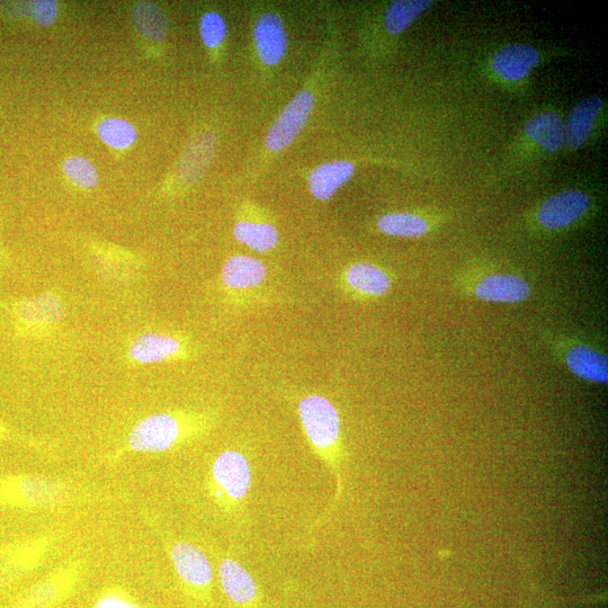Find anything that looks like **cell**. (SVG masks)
Listing matches in <instances>:
<instances>
[{"label": "cell", "instance_id": "cell-1", "mask_svg": "<svg viewBox=\"0 0 608 608\" xmlns=\"http://www.w3.org/2000/svg\"><path fill=\"white\" fill-rule=\"evenodd\" d=\"M298 416L312 450L325 463L336 481V495L332 504H330L325 514L319 518L316 525L312 527L311 532H316L332 516L338 499L342 495V420L333 402L325 396L318 395V393H311V395L300 399Z\"/></svg>", "mask_w": 608, "mask_h": 608}, {"label": "cell", "instance_id": "cell-2", "mask_svg": "<svg viewBox=\"0 0 608 608\" xmlns=\"http://www.w3.org/2000/svg\"><path fill=\"white\" fill-rule=\"evenodd\" d=\"M214 490L223 503L238 506L245 502L252 486V468L243 453L227 450L212 464Z\"/></svg>", "mask_w": 608, "mask_h": 608}, {"label": "cell", "instance_id": "cell-3", "mask_svg": "<svg viewBox=\"0 0 608 608\" xmlns=\"http://www.w3.org/2000/svg\"><path fill=\"white\" fill-rule=\"evenodd\" d=\"M183 427L172 414L160 413L140 420L128 438L134 452L160 453L173 449L182 440Z\"/></svg>", "mask_w": 608, "mask_h": 608}, {"label": "cell", "instance_id": "cell-4", "mask_svg": "<svg viewBox=\"0 0 608 608\" xmlns=\"http://www.w3.org/2000/svg\"><path fill=\"white\" fill-rule=\"evenodd\" d=\"M314 103L315 98L308 89H303L295 95L268 129L265 138L266 148L277 152L289 147L306 125L310 113L314 109Z\"/></svg>", "mask_w": 608, "mask_h": 608}, {"label": "cell", "instance_id": "cell-5", "mask_svg": "<svg viewBox=\"0 0 608 608\" xmlns=\"http://www.w3.org/2000/svg\"><path fill=\"white\" fill-rule=\"evenodd\" d=\"M218 576L223 594L238 608H265L255 579L235 559H222Z\"/></svg>", "mask_w": 608, "mask_h": 608}, {"label": "cell", "instance_id": "cell-6", "mask_svg": "<svg viewBox=\"0 0 608 608\" xmlns=\"http://www.w3.org/2000/svg\"><path fill=\"white\" fill-rule=\"evenodd\" d=\"M590 200L585 192L563 191L545 200L536 213L540 225L548 230H559L574 225L588 211Z\"/></svg>", "mask_w": 608, "mask_h": 608}, {"label": "cell", "instance_id": "cell-7", "mask_svg": "<svg viewBox=\"0 0 608 608\" xmlns=\"http://www.w3.org/2000/svg\"><path fill=\"white\" fill-rule=\"evenodd\" d=\"M171 559L176 574L195 592L207 594L213 581V570L207 557L194 545L176 542L171 548Z\"/></svg>", "mask_w": 608, "mask_h": 608}, {"label": "cell", "instance_id": "cell-8", "mask_svg": "<svg viewBox=\"0 0 608 608\" xmlns=\"http://www.w3.org/2000/svg\"><path fill=\"white\" fill-rule=\"evenodd\" d=\"M538 50L524 43H511L499 49L491 59V69L505 82H521L539 65Z\"/></svg>", "mask_w": 608, "mask_h": 608}, {"label": "cell", "instance_id": "cell-9", "mask_svg": "<svg viewBox=\"0 0 608 608\" xmlns=\"http://www.w3.org/2000/svg\"><path fill=\"white\" fill-rule=\"evenodd\" d=\"M217 138L212 132H205L193 138L187 145L177 165V178L183 184L191 185L198 182L207 172L214 152Z\"/></svg>", "mask_w": 608, "mask_h": 608}, {"label": "cell", "instance_id": "cell-10", "mask_svg": "<svg viewBox=\"0 0 608 608\" xmlns=\"http://www.w3.org/2000/svg\"><path fill=\"white\" fill-rule=\"evenodd\" d=\"M254 40L258 57L263 64H279L286 50V33L280 17L273 13L259 17L254 28Z\"/></svg>", "mask_w": 608, "mask_h": 608}, {"label": "cell", "instance_id": "cell-11", "mask_svg": "<svg viewBox=\"0 0 608 608\" xmlns=\"http://www.w3.org/2000/svg\"><path fill=\"white\" fill-rule=\"evenodd\" d=\"M530 285L512 274H490L476 285V297L488 303H518L529 297Z\"/></svg>", "mask_w": 608, "mask_h": 608}, {"label": "cell", "instance_id": "cell-12", "mask_svg": "<svg viewBox=\"0 0 608 608\" xmlns=\"http://www.w3.org/2000/svg\"><path fill=\"white\" fill-rule=\"evenodd\" d=\"M266 267L259 259L235 255L227 259L221 270V281L230 291L244 292L259 288L265 281Z\"/></svg>", "mask_w": 608, "mask_h": 608}, {"label": "cell", "instance_id": "cell-13", "mask_svg": "<svg viewBox=\"0 0 608 608\" xmlns=\"http://www.w3.org/2000/svg\"><path fill=\"white\" fill-rule=\"evenodd\" d=\"M604 102L601 97L589 96L581 100L569 113L565 125V142L572 149L586 145L592 136L595 122L602 112Z\"/></svg>", "mask_w": 608, "mask_h": 608}, {"label": "cell", "instance_id": "cell-14", "mask_svg": "<svg viewBox=\"0 0 608 608\" xmlns=\"http://www.w3.org/2000/svg\"><path fill=\"white\" fill-rule=\"evenodd\" d=\"M354 169V165L347 160H334L318 166L309 177L310 193L318 201H329L350 180Z\"/></svg>", "mask_w": 608, "mask_h": 608}, {"label": "cell", "instance_id": "cell-15", "mask_svg": "<svg viewBox=\"0 0 608 608\" xmlns=\"http://www.w3.org/2000/svg\"><path fill=\"white\" fill-rule=\"evenodd\" d=\"M347 288L368 298H380L391 288L390 276L377 265L355 263L344 273Z\"/></svg>", "mask_w": 608, "mask_h": 608}, {"label": "cell", "instance_id": "cell-16", "mask_svg": "<svg viewBox=\"0 0 608 608\" xmlns=\"http://www.w3.org/2000/svg\"><path fill=\"white\" fill-rule=\"evenodd\" d=\"M182 352V344L177 338L148 333L139 336L129 350L131 360L141 364L162 363L173 359Z\"/></svg>", "mask_w": 608, "mask_h": 608}, {"label": "cell", "instance_id": "cell-17", "mask_svg": "<svg viewBox=\"0 0 608 608\" xmlns=\"http://www.w3.org/2000/svg\"><path fill=\"white\" fill-rule=\"evenodd\" d=\"M525 136L548 154L558 152L565 143V124L556 112H542L533 116L524 128Z\"/></svg>", "mask_w": 608, "mask_h": 608}, {"label": "cell", "instance_id": "cell-18", "mask_svg": "<svg viewBox=\"0 0 608 608\" xmlns=\"http://www.w3.org/2000/svg\"><path fill=\"white\" fill-rule=\"evenodd\" d=\"M568 369L575 377L592 383H607V356L593 348L577 345L566 355Z\"/></svg>", "mask_w": 608, "mask_h": 608}, {"label": "cell", "instance_id": "cell-19", "mask_svg": "<svg viewBox=\"0 0 608 608\" xmlns=\"http://www.w3.org/2000/svg\"><path fill=\"white\" fill-rule=\"evenodd\" d=\"M15 314L24 325L51 326L64 317L65 309L53 295L42 294L17 304Z\"/></svg>", "mask_w": 608, "mask_h": 608}, {"label": "cell", "instance_id": "cell-20", "mask_svg": "<svg viewBox=\"0 0 608 608\" xmlns=\"http://www.w3.org/2000/svg\"><path fill=\"white\" fill-rule=\"evenodd\" d=\"M238 243L257 253H268L279 243V231L267 222L239 221L234 227Z\"/></svg>", "mask_w": 608, "mask_h": 608}, {"label": "cell", "instance_id": "cell-21", "mask_svg": "<svg viewBox=\"0 0 608 608\" xmlns=\"http://www.w3.org/2000/svg\"><path fill=\"white\" fill-rule=\"evenodd\" d=\"M132 20L134 28L143 38L154 42H162L167 38L166 16L162 8L155 3H138L133 7Z\"/></svg>", "mask_w": 608, "mask_h": 608}, {"label": "cell", "instance_id": "cell-22", "mask_svg": "<svg viewBox=\"0 0 608 608\" xmlns=\"http://www.w3.org/2000/svg\"><path fill=\"white\" fill-rule=\"evenodd\" d=\"M433 5L432 0H398V2H393L384 14V29L392 35L401 34Z\"/></svg>", "mask_w": 608, "mask_h": 608}, {"label": "cell", "instance_id": "cell-23", "mask_svg": "<svg viewBox=\"0 0 608 608\" xmlns=\"http://www.w3.org/2000/svg\"><path fill=\"white\" fill-rule=\"evenodd\" d=\"M382 234L405 239L423 237L429 231L428 222L415 213L393 212L384 214L377 222Z\"/></svg>", "mask_w": 608, "mask_h": 608}, {"label": "cell", "instance_id": "cell-24", "mask_svg": "<svg viewBox=\"0 0 608 608\" xmlns=\"http://www.w3.org/2000/svg\"><path fill=\"white\" fill-rule=\"evenodd\" d=\"M3 496L12 503L41 506L49 504V482L34 477H22L7 482Z\"/></svg>", "mask_w": 608, "mask_h": 608}, {"label": "cell", "instance_id": "cell-25", "mask_svg": "<svg viewBox=\"0 0 608 608\" xmlns=\"http://www.w3.org/2000/svg\"><path fill=\"white\" fill-rule=\"evenodd\" d=\"M96 132L105 145L118 150L131 147L137 139L136 129L122 119H105L97 124Z\"/></svg>", "mask_w": 608, "mask_h": 608}, {"label": "cell", "instance_id": "cell-26", "mask_svg": "<svg viewBox=\"0 0 608 608\" xmlns=\"http://www.w3.org/2000/svg\"><path fill=\"white\" fill-rule=\"evenodd\" d=\"M62 171L71 182L82 189H92L98 182L95 166L83 157H71L62 164Z\"/></svg>", "mask_w": 608, "mask_h": 608}, {"label": "cell", "instance_id": "cell-27", "mask_svg": "<svg viewBox=\"0 0 608 608\" xmlns=\"http://www.w3.org/2000/svg\"><path fill=\"white\" fill-rule=\"evenodd\" d=\"M200 34L205 47L214 49L226 38L227 26L218 13L209 12L201 17Z\"/></svg>", "mask_w": 608, "mask_h": 608}, {"label": "cell", "instance_id": "cell-28", "mask_svg": "<svg viewBox=\"0 0 608 608\" xmlns=\"http://www.w3.org/2000/svg\"><path fill=\"white\" fill-rule=\"evenodd\" d=\"M31 14L35 23L41 26H49L57 19V3L53 0L33 2Z\"/></svg>", "mask_w": 608, "mask_h": 608}, {"label": "cell", "instance_id": "cell-29", "mask_svg": "<svg viewBox=\"0 0 608 608\" xmlns=\"http://www.w3.org/2000/svg\"><path fill=\"white\" fill-rule=\"evenodd\" d=\"M95 608H139L119 595H106L100 599Z\"/></svg>", "mask_w": 608, "mask_h": 608}]
</instances>
